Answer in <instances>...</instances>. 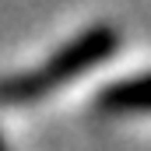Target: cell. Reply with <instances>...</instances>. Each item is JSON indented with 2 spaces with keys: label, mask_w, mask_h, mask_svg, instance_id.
I'll return each instance as SVG.
<instances>
[{
  "label": "cell",
  "mask_w": 151,
  "mask_h": 151,
  "mask_svg": "<svg viewBox=\"0 0 151 151\" xmlns=\"http://www.w3.org/2000/svg\"><path fill=\"white\" fill-rule=\"evenodd\" d=\"M116 46H119V32L113 25H91V28H84L67 46H60L46 63H39L35 70L0 77V106H32L39 99H46L49 91L70 84L84 70H91L102 60H109L116 53Z\"/></svg>",
  "instance_id": "6da1fadb"
},
{
  "label": "cell",
  "mask_w": 151,
  "mask_h": 151,
  "mask_svg": "<svg viewBox=\"0 0 151 151\" xmlns=\"http://www.w3.org/2000/svg\"><path fill=\"white\" fill-rule=\"evenodd\" d=\"M102 113H151V70L113 81L99 91Z\"/></svg>",
  "instance_id": "7a4b0ae2"
},
{
  "label": "cell",
  "mask_w": 151,
  "mask_h": 151,
  "mask_svg": "<svg viewBox=\"0 0 151 151\" xmlns=\"http://www.w3.org/2000/svg\"><path fill=\"white\" fill-rule=\"evenodd\" d=\"M0 151H7V141H4V137H0Z\"/></svg>",
  "instance_id": "3957f363"
}]
</instances>
